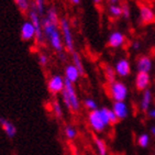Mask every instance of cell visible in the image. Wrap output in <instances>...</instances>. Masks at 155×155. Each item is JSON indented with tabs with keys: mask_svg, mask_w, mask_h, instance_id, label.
Returning a JSON list of instances; mask_svg holds the SVG:
<instances>
[{
	"mask_svg": "<svg viewBox=\"0 0 155 155\" xmlns=\"http://www.w3.org/2000/svg\"><path fill=\"white\" fill-rule=\"evenodd\" d=\"M87 120L89 128L96 133H101L109 125H114L119 121L114 111L107 107L98 108L97 110L90 111Z\"/></svg>",
	"mask_w": 155,
	"mask_h": 155,
	"instance_id": "1",
	"label": "cell"
},
{
	"mask_svg": "<svg viewBox=\"0 0 155 155\" xmlns=\"http://www.w3.org/2000/svg\"><path fill=\"white\" fill-rule=\"evenodd\" d=\"M42 29H43L44 40L48 42V44L51 45L53 50H55L58 53H62V51L64 50V44H63L60 23H54L48 18L43 17L42 18Z\"/></svg>",
	"mask_w": 155,
	"mask_h": 155,
	"instance_id": "2",
	"label": "cell"
},
{
	"mask_svg": "<svg viewBox=\"0 0 155 155\" xmlns=\"http://www.w3.org/2000/svg\"><path fill=\"white\" fill-rule=\"evenodd\" d=\"M61 97H62L63 104L69 111L78 112V111L81 110V100H79V97H78L77 93H76L74 84L65 81V87H64V90L61 94Z\"/></svg>",
	"mask_w": 155,
	"mask_h": 155,
	"instance_id": "3",
	"label": "cell"
},
{
	"mask_svg": "<svg viewBox=\"0 0 155 155\" xmlns=\"http://www.w3.org/2000/svg\"><path fill=\"white\" fill-rule=\"evenodd\" d=\"M60 29H61V33H62L64 48L67 50V52H69V53L72 54L73 52H75V43H74V38H73L72 28H71L68 20L66 18H61Z\"/></svg>",
	"mask_w": 155,
	"mask_h": 155,
	"instance_id": "4",
	"label": "cell"
},
{
	"mask_svg": "<svg viewBox=\"0 0 155 155\" xmlns=\"http://www.w3.org/2000/svg\"><path fill=\"white\" fill-rule=\"evenodd\" d=\"M109 95L114 101H125L128 98V86L121 81H114L109 84Z\"/></svg>",
	"mask_w": 155,
	"mask_h": 155,
	"instance_id": "5",
	"label": "cell"
},
{
	"mask_svg": "<svg viewBox=\"0 0 155 155\" xmlns=\"http://www.w3.org/2000/svg\"><path fill=\"white\" fill-rule=\"evenodd\" d=\"M29 18H30L31 23L34 27V31H35V41L38 44H42L44 41V34H43V29H42V18L41 15L36 11L35 8H31L29 10Z\"/></svg>",
	"mask_w": 155,
	"mask_h": 155,
	"instance_id": "6",
	"label": "cell"
},
{
	"mask_svg": "<svg viewBox=\"0 0 155 155\" xmlns=\"http://www.w3.org/2000/svg\"><path fill=\"white\" fill-rule=\"evenodd\" d=\"M65 87V78L60 74H54L48 79V89L52 95L62 94Z\"/></svg>",
	"mask_w": 155,
	"mask_h": 155,
	"instance_id": "7",
	"label": "cell"
},
{
	"mask_svg": "<svg viewBox=\"0 0 155 155\" xmlns=\"http://www.w3.org/2000/svg\"><path fill=\"white\" fill-rule=\"evenodd\" d=\"M111 110L114 111V114L118 118V120H124L129 117L130 110L129 106L125 101H114Z\"/></svg>",
	"mask_w": 155,
	"mask_h": 155,
	"instance_id": "8",
	"label": "cell"
},
{
	"mask_svg": "<svg viewBox=\"0 0 155 155\" xmlns=\"http://www.w3.org/2000/svg\"><path fill=\"white\" fill-rule=\"evenodd\" d=\"M114 72L117 76L119 77H128L131 73V64L127 58H120L118 62L114 64Z\"/></svg>",
	"mask_w": 155,
	"mask_h": 155,
	"instance_id": "9",
	"label": "cell"
},
{
	"mask_svg": "<svg viewBox=\"0 0 155 155\" xmlns=\"http://www.w3.org/2000/svg\"><path fill=\"white\" fill-rule=\"evenodd\" d=\"M20 35H21V39L27 42H30L35 39L34 27H33V24L31 23L30 20L24 21L23 23H22L21 29H20Z\"/></svg>",
	"mask_w": 155,
	"mask_h": 155,
	"instance_id": "10",
	"label": "cell"
},
{
	"mask_svg": "<svg viewBox=\"0 0 155 155\" xmlns=\"http://www.w3.org/2000/svg\"><path fill=\"white\" fill-rule=\"evenodd\" d=\"M125 43V35L120 31H114L109 34L108 45L112 48H119L123 46Z\"/></svg>",
	"mask_w": 155,
	"mask_h": 155,
	"instance_id": "11",
	"label": "cell"
},
{
	"mask_svg": "<svg viewBox=\"0 0 155 155\" xmlns=\"http://www.w3.org/2000/svg\"><path fill=\"white\" fill-rule=\"evenodd\" d=\"M134 84H135V88L139 91H144V90L149 89L150 84H151L150 74H146V73H137V76H135Z\"/></svg>",
	"mask_w": 155,
	"mask_h": 155,
	"instance_id": "12",
	"label": "cell"
},
{
	"mask_svg": "<svg viewBox=\"0 0 155 155\" xmlns=\"http://www.w3.org/2000/svg\"><path fill=\"white\" fill-rule=\"evenodd\" d=\"M152 66H153V62L150 56L142 55V56H140L137 58V73H146V74H150L151 69H152Z\"/></svg>",
	"mask_w": 155,
	"mask_h": 155,
	"instance_id": "13",
	"label": "cell"
},
{
	"mask_svg": "<svg viewBox=\"0 0 155 155\" xmlns=\"http://www.w3.org/2000/svg\"><path fill=\"white\" fill-rule=\"evenodd\" d=\"M152 101H153V94H152V91L150 90V88L144 90V91H142L140 104H139L141 111L149 112V110L151 109V106H152Z\"/></svg>",
	"mask_w": 155,
	"mask_h": 155,
	"instance_id": "14",
	"label": "cell"
},
{
	"mask_svg": "<svg viewBox=\"0 0 155 155\" xmlns=\"http://www.w3.org/2000/svg\"><path fill=\"white\" fill-rule=\"evenodd\" d=\"M81 76V73L78 72V69L73 64L66 65L65 71H64V78H65V81H69V83L72 84H75L76 81H78Z\"/></svg>",
	"mask_w": 155,
	"mask_h": 155,
	"instance_id": "15",
	"label": "cell"
},
{
	"mask_svg": "<svg viewBox=\"0 0 155 155\" xmlns=\"http://www.w3.org/2000/svg\"><path fill=\"white\" fill-rule=\"evenodd\" d=\"M0 127L2 128L3 132L6 133L7 137H10V139L15 137V134H17V127L10 120L6 119V118L0 117Z\"/></svg>",
	"mask_w": 155,
	"mask_h": 155,
	"instance_id": "16",
	"label": "cell"
},
{
	"mask_svg": "<svg viewBox=\"0 0 155 155\" xmlns=\"http://www.w3.org/2000/svg\"><path fill=\"white\" fill-rule=\"evenodd\" d=\"M140 18L141 21L145 24L153 23L155 21V13L152 10V8L143 5V6L140 7Z\"/></svg>",
	"mask_w": 155,
	"mask_h": 155,
	"instance_id": "17",
	"label": "cell"
},
{
	"mask_svg": "<svg viewBox=\"0 0 155 155\" xmlns=\"http://www.w3.org/2000/svg\"><path fill=\"white\" fill-rule=\"evenodd\" d=\"M94 142H95L97 154L98 155H107L108 154V146H107V143H106V141H104V139H101V137H95Z\"/></svg>",
	"mask_w": 155,
	"mask_h": 155,
	"instance_id": "18",
	"label": "cell"
},
{
	"mask_svg": "<svg viewBox=\"0 0 155 155\" xmlns=\"http://www.w3.org/2000/svg\"><path fill=\"white\" fill-rule=\"evenodd\" d=\"M51 109L52 112H53L54 117L57 118V119H62L63 116H64V110H63V106L58 100H53L51 104Z\"/></svg>",
	"mask_w": 155,
	"mask_h": 155,
	"instance_id": "19",
	"label": "cell"
},
{
	"mask_svg": "<svg viewBox=\"0 0 155 155\" xmlns=\"http://www.w3.org/2000/svg\"><path fill=\"white\" fill-rule=\"evenodd\" d=\"M72 61H73V65L78 69V72L81 73V75H84L85 73V68H84V64H83V61H81V55L78 54V52H73L72 53Z\"/></svg>",
	"mask_w": 155,
	"mask_h": 155,
	"instance_id": "20",
	"label": "cell"
},
{
	"mask_svg": "<svg viewBox=\"0 0 155 155\" xmlns=\"http://www.w3.org/2000/svg\"><path fill=\"white\" fill-rule=\"evenodd\" d=\"M45 18H48L50 21L54 22V23H60V20L61 18L58 17V12H57L56 8L55 7H51V8H48L45 12Z\"/></svg>",
	"mask_w": 155,
	"mask_h": 155,
	"instance_id": "21",
	"label": "cell"
},
{
	"mask_svg": "<svg viewBox=\"0 0 155 155\" xmlns=\"http://www.w3.org/2000/svg\"><path fill=\"white\" fill-rule=\"evenodd\" d=\"M77 129L75 128L73 124H67L64 128V135L67 140H75L77 137Z\"/></svg>",
	"mask_w": 155,
	"mask_h": 155,
	"instance_id": "22",
	"label": "cell"
},
{
	"mask_svg": "<svg viewBox=\"0 0 155 155\" xmlns=\"http://www.w3.org/2000/svg\"><path fill=\"white\" fill-rule=\"evenodd\" d=\"M137 145L142 147V149H145L150 145V142H151V137L147 133H142V134L139 135L137 137Z\"/></svg>",
	"mask_w": 155,
	"mask_h": 155,
	"instance_id": "23",
	"label": "cell"
},
{
	"mask_svg": "<svg viewBox=\"0 0 155 155\" xmlns=\"http://www.w3.org/2000/svg\"><path fill=\"white\" fill-rule=\"evenodd\" d=\"M15 3V6L18 7L19 10L21 12H29V10L31 9L30 7V0H13Z\"/></svg>",
	"mask_w": 155,
	"mask_h": 155,
	"instance_id": "24",
	"label": "cell"
},
{
	"mask_svg": "<svg viewBox=\"0 0 155 155\" xmlns=\"http://www.w3.org/2000/svg\"><path fill=\"white\" fill-rule=\"evenodd\" d=\"M104 76L107 78V81H109V84L112 83V81H116V72H114V68L112 66L107 65L104 67Z\"/></svg>",
	"mask_w": 155,
	"mask_h": 155,
	"instance_id": "25",
	"label": "cell"
},
{
	"mask_svg": "<svg viewBox=\"0 0 155 155\" xmlns=\"http://www.w3.org/2000/svg\"><path fill=\"white\" fill-rule=\"evenodd\" d=\"M83 104H84V107L86 108V109H88V110H89V112H90V111H94V110H97V109H98V104H97V102H96L95 99H93V98L84 99Z\"/></svg>",
	"mask_w": 155,
	"mask_h": 155,
	"instance_id": "26",
	"label": "cell"
},
{
	"mask_svg": "<svg viewBox=\"0 0 155 155\" xmlns=\"http://www.w3.org/2000/svg\"><path fill=\"white\" fill-rule=\"evenodd\" d=\"M109 12H110L111 17L114 18H119L122 15V8L121 5H110L109 6Z\"/></svg>",
	"mask_w": 155,
	"mask_h": 155,
	"instance_id": "27",
	"label": "cell"
},
{
	"mask_svg": "<svg viewBox=\"0 0 155 155\" xmlns=\"http://www.w3.org/2000/svg\"><path fill=\"white\" fill-rule=\"evenodd\" d=\"M33 8H35L36 11L39 12L40 15H43L45 11V2L44 0H34L33 1Z\"/></svg>",
	"mask_w": 155,
	"mask_h": 155,
	"instance_id": "28",
	"label": "cell"
},
{
	"mask_svg": "<svg viewBox=\"0 0 155 155\" xmlns=\"http://www.w3.org/2000/svg\"><path fill=\"white\" fill-rule=\"evenodd\" d=\"M38 61H39L41 66H46L48 64V56L45 53H40L39 57H38Z\"/></svg>",
	"mask_w": 155,
	"mask_h": 155,
	"instance_id": "29",
	"label": "cell"
},
{
	"mask_svg": "<svg viewBox=\"0 0 155 155\" xmlns=\"http://www.w3.org/2000/svg\"><path fill=\"white\" fill-rule=\"evenodd\" d=\"M121 8H122V17L128 19L130 17V15H131V10H130L129 6L127 3H124V5H121Z\"/></svg>",
	"mask_w": 155,
	"mask_h": 155,
	"instance_id": "30",
	"label": "cell"
},
{
	"mask_svg": "<svg viewBox=\"0 0 155 155\" xmlns=\"http://www.w3.org/2000/svg\"><path fill=\"white\" fill-rule=\"evenodd\" d=\"M131 46H132V48H133L134 51H137V50H140L141 44H140V43H139L137 41H134V42H132Z\"/></svg>",
	"mask_w": 155,
	"mask_h": 155,
	"instance_id": "31",
	"label": "cell"
},
{
	"mask_svg": "<svg viewBox=\"0 0 155 155\" xmlns=\"http://www.w3.org/2000/svg\"><path fill=\"white\" fill-rule=\"evenodd\" d=\"M147 114H149L152 119H155V107L151 108V109L149 110V112H147Z\"/></svg>",
	"mask_w": 155,
	"mask_h": 155,
	"instance_id": "32",
	"label": "cell"
},
{
	"mask_svg": "<svg viewBox=\"0 0 155 155\" xmlns=\"http://www.w3.org/2000/svg\"><path fill=\"white\" fill-rule=\"evenodd\" d=\"M150 133H151V135H153V137H155V125H153V127H151V129H150Z\"/></svg>",
	"mask_w": 155,
	"mask_h": 155,
	"instance_id": "33",
	"label": "cell"
},
{
	"mask_svg": "<svg viewBox=\"0 0 155 155\" xmlns=\"http://www.w3.org/2000/svg\"><path fill=\"white\" fill-rule=\"evenodd\" d=\"M110 5H119L120 0H109Z\"/></svg>",
	"mask_w": 155,
	"mask_h": 155,
	"instance_id": "34",
	"label": "cell"
},
{
	"mask_svg": "<svg viewBox=\"0 0 155 155\" xmlns=\"http://www.w3.org/2000/svg\"><path fill=\"white\" fill-rule=\"evenodd\" d=\"M71 2H72L73 5H79V3H81V0H71Z\"/></svg>",
	"mask_w": 155,
	"mask_h": 155,
	"instance_id": "35",
	"label": "cell"
},
{
	"mask_svg": "<svg viewBox=\"0 0 155 155\" xmlns=\"http://www.w3.org/2000/svg\"><path fill=\"white\" fill-rule=\"evenodd\" d=\"M93 1H94L95 3H100V2L102 1V0H93Z\"/></svg>",
	"mask_w": 155,
	"mask_h": 155,
	"instance_id": "36",
	"label": "cell"
},
{
	"mask_svg": "<svg viewBox=\"0 0 155 155\" xmlns=\"http://www.w3.org/2000/svg\"><path fill=\"white\" fill-rule=\"evenodd\" d=\"M154 155H155V154H154Z\"/></svg>",
	"mask_w": 155,
	"mask_h": 155,
	"instance_id": "37",
	"label": "cell"
}]
</instances>
